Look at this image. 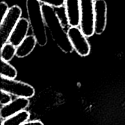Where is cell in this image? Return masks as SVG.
<instances>
[{"label":"cell","instance_id":"17","mask_svg":"<svg viewBox=\"0 0 125 125\" xmlns=\"http://www.w3.org/2000/svg\"><path fill=\"white\" fill-rule=\"evenodd\" d=\"M9 9V7L6 2L1 1L0 2V23L7 14Z\"/></svg>","mask_w":125,"mask_h":125},{"label":"cell","instance_id":"6","mask_svg":"<svg viewBox=\"0 0 125 125\" xmlns=\"http://www.w3.org/2000/svg\"><path fill=\"white\" fill-rule=\"evenodd\" d=\"M68 38L73 49L81 56H87L90 54L91 47L87 37L78 26H70L67 31Z\"/></svg>","mask_w":125,"mask_h":125},{"label":"cell","instance_id":"13","mask_svg":"<svg viewBox=\"0 0 125 125\" xmlns=\"http://www.w3.org/2000/svg\"><path fill=\"white\" fill-rule=\"evenodd\" d=\"M1 77L8 79H15L17 76V71L9 62L1 60Z\"/></svg>","mask_w":125,"mask_h":125},{"label":"cell","instance_id":"11","mask_svg":"<svg viewBox=\"0 0 125 125\" xmlns=\"http://www.w3.org/2000/svg\"><path fill=\"white\" fill-rule=\"evenodd\" d=\"M37 44V40L34 36H28L17 47L16 56L19 58L28 56L34 50Z\"/></svg>","mask_w":125,"mask_h":125},{"label":"cell","instance_id":"1","mask_svg":"<svg viewBox=\"0 0 125 125\" xmlns=\"http://www.w3.org/2000/svg\"><path fill=\"white\" fill-rule=\"evenodd\" d=\"M42 9L46 28L50 31L52 40L63 52L72 53L73 48L56 10L54 7L45 4L42 6Z\"/></svg>","mask_w":125,"mask_h":125},{"label":"cell","instance_id":"7","mask_svg":"<svg viewBox=\"0 0 125 125\" xmlns=\"http://www.w3.org/2000/svg\"><path fill=\"white\" fill-rule=\"evenodd\" d=\"M107 4L104 0L95 2V33L100 35L104 31L107 25Z\"/></svg>","mask_w":125,"mask_h":125},{"label":"cell","instance_id":"8","mask_svg":"<svg viewBox=\"0 0 125 125\" xmlns=\"http://www.w3.org/2000/svg\"><path fill=\"white\" fill-rule=\"evenodd\" d=\"M29 100L28 98H17L12 100L9 104L1 107L0 116L1 119L7 118L16 113L24 110L29 105Z\"/></svg>","mask_w":125,"mask_h":125},{"label":"cell","instance_id":"15","mask_svg":"<svg viewBox=\"0 0 125 125\" xmlns=\"http://www.w3.org/2000/svg\"><path fill=\"white\" fill-rule=\"evenodd\" d=\"M43 4L51 6L54 8H61L65 6V0H38Z\"/></svg>","mask_w":125,"mask_h":125},{"label":"cell","instance_id":"3","mask_svg":"<svg viewBox=\"0 0 125 125\" xmlns=\"http://www.w3.org/2000/svg\"><path fill=\"white\" fill-rule=\"evenodd\" d=\"M80 28L87 38L95 34V0H80Z\"/></svg>","mask_w":125,"mask_h":125},{"label":"cell","instance_id":"16","mask_svg":"<svg viewBox=\"0 0 125 125\" xmlns=\"http://www.w3.org/2000/svg\"><path fill=\"white\" fill-rule=\"evenodd\" d=\"M11 94L9 93L1 90V99H0V104L2 106L9 104L12 101Z\"/></svg>","mask_w":125,"mask_h":125},{"label":"cell","instance_id":"2","mask_svg":"<svg viewBox=\"0 0 125 125\" xmlns=\"http://www.w3.org/2000/svg\"><path fill=\"white\" fill-rule=\"evenodd\" d=\"M26 6L32 35L36 39L38 45L44 47L47 44L48 38L42 5L38 0H26Z\"/></svg>","mask_w":125,"mask_h":125},{"label":"cell","instance_id":"9","mask_svg":"<svg viewBox=\"0 0 125 125\" xmlns=\"http://www.w3.org/2000/svg\"><path fill=\"white\" fill-rule=\"evenodd\" d=\"M80 0H65V15L70 26L80 25Z\"/></svg>","mask_w":125,"mask_h":125},{"label":"cell","instance_id":"18","mask_svg":"<svg viewBox=\"0 0 125 125\" xmlns=\"http://www.w3.org/2000/svg\"><path fill=\"white\" fill-rule=\"evenodd\" d=\"M22 125H44L42 121L40 120H33V121H29L25 122Z\"/></svg>","mask_w":125,"mask_h":125},{"label":"cell","instance_id":"5","mask_svg":"<svg viewBox=\"0 0 125 125\" xmlns=\"http://www.w3.org/2000/svg\"><path fill=\"white\" fill-rule=\"evenodd\" d=\"M22 10L20 7L14 5L10 7L7 14L0 23V38L1 45L9 41L10 34L13 29L20 20Z\"/></svg>","mask_w":125,"mask_h":125},{"label":"cell","instance_id":"4","mask_svg":"<svg viewBox=\"0 0 125 125\" xmlns=\"http://www.w3.org/2000/svg\"><path fill=\"white\" fill-rule=\"evenodd\" d=\"M0 83V89L1 91L7 92L17 98L29 99L35 94V89L32 86L21 81L1 77Z\"/></svg>","mask_w":125,"mask_h":125},{"label":"cell","instance_id":"14","mask_svg":"<svg viewBox=\"0 0 125 125\" xmlns=\"http://www.w3.org/2000/svg\"><path fill=\"white\" fill-rule=\"evenodd\" d=\"M17 47L9 42L2 45L1 49V60L9 62L16 55Z\"/></svg>","mask_w":125,"mask_h":125},{"label":"cell","instance_id":"10","mask_svg":"<svg viewBox=\"0 0 125 125\" xmlns=\"http://www.w3.org/2000/svg\"><path fill=\"white\" fill-rule=\"evenodd\" d=\"M29 20L25 18H21L15 26L9 39V42L12 44L16 47H18L28 36L29 31Z\"/></svg>","mask_w":125,"mask_h":125},{"label":"cell","instance_id":"12","mask_svg":"<svg viewBox=\"0 0 125 125\" xmlns=\"http://www.w3.org/2000/svg\"><path fill=\"white\" fill-rule=\"evenodd\" d=\"M30 113L24 110L4 119L1 125H22L29 118Z\"/></svg>","mask_w":125,"mask_h":125}]
</instances>
